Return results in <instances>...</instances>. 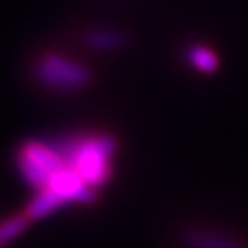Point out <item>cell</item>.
I'll return each mask as SVG.
<instances>
[{"label": "cell", "instance_id": "cell-3", "mask_svg": "<svg viewBox=\"0 0 248 248\" xmlns=\"http://www.w3.org/2000/svg\"><path fill=\"white\" fill-rule=\"evenodd\" d=\"M35 76L43 86L54 92H79L92 81L86 66L61 54H43L35 64Z\"/></svg>", "mask_w": 248, "mask_h": 248}, {"label": "cell", "instance_id": "cell-7", "mask_svg": "<svg viewBox=\"0 0 248 248\" xmlns=\"http://www.w3.org/2000/svg\"><path fill=\"white\" fill-rule=\"evenodd\" d=\"M30 217L26 216V212L23 214H17V216H12L5 221L0 222V248L4 247V245L11 243L12 240L19 236L21 232L28 228L30 224Z\"/></svg>", "mask_w": 248, "mask_h": 248}, {"label": "cell", "instance_id": "cell-2", "mask_svg": "<svg viewBox=\"0 0 248 248\" xmlns=\"http://www.w3.org/2000/svg\"><path fill=\"white\" fill-rule=\"evenodd\" d=\"M16 164L26 185L38 191L55 170L64 166V155L55 141L46 143L40 140H28L17 150Z\"/></svg>", "mask_w": 248, "mask_h": 248}, {"label": "cell", "instance_id": "cell-5", "mask_svg": "<svg viewBox=\"0 0 248 248\" xmlns=\"http://www.w3.org/2000/svg\"><path fill=\"white\" fill-rule=\"evenodd\" d=\"M83 43L97 52H117L128 45V36L114 28H95L86 31Z\"/></svg>", "mask_w": 248, "mask_h": 248}, {"label": "cell", "instance_id": "cell-1", "mask_svg": "<svg viewBox=\"0 0 248 248\" xmlns=\"http://www.w3.org/2000/svg\"><path fill=\"white\" fill-rule=\"evenodd\" d=\"M69 166L93 190L112 178V160L117 150L116 138L107 133H81L57 141Z\"/></svg>", "mask_w": 248, "mask_h": 248}, {"label": "cell", "instance_id": "cell-6", "mask_svg": "<svg viewBox=\"0 0 248 248\" xmlns=\"http://www.w3.org/2000/svg\"><path fill=\"white\" fill-rule=\"evenodd\" d=\"M185 59L191 67L205 74L216 73L219 69V64H221L216 52L212 48H209V46L200 45V43H191V45L186 46Z\"/></svg>", "mask_w": 248, "mask_h": 248}, {"label": "cell", "instance_id": "cell-4", "mask_svg": "<svg viewBox=\"0 0 248 248\" xmlns=\"http://www.w3.org/2000/svg\"><path fill=\"white\" fill-rule=\"evenodd\" d=\"M179 241L186 248H248L236 238L203 228H185L179 231Z\"/></svg>", "mask_w": 248, "mask_h": 248}]
</instances>
